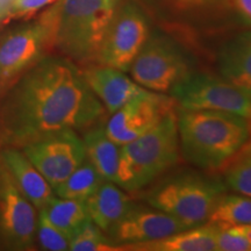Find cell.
<instances>
[{
    "mask_svg": "<svg viewBox=\"0 0 251 251\" xmlns=\"http://www.w3.org/2000/svg\"><path fill=\"white\" fill-rule=\"evenodd\" d=\"M105 107L65 56H43L2 93L0 147L23 148L64 129L91 128Z\"/></svg>",
    "mask_w": 251,
    "mask_h": 251,
    "instance_id": "6da1fadb",
    "label": "cell"
},
{
    "mask_svg": "<svg viewBox=\"0 0 251 251\" xmlns=\"http://www.w3.org/2000/svg\"><path fill=\"white\" fill-rule=\"evenodd\" d=\"M250 122L233 113L184 109L177 117L184 158L200 169H218L250 140Z\"/></svg>",
    "mask_w": 251,
    "mask_h": 251,
    "instance_id": "7a4b0ae2",
    "label": "cell"
},
{
    "mask_svg": "<svg viewBox=\"0 0 251 251\" xmlns=\"http://www.w3.org/2000/svg\"><path fill=\"white\" fill-rule=\"evenodd\" d=\"M119 0H57L47 13L52 48L76 62L97 59Z\"/></svg>",
    "mask_w": 251,
    "mask_h": 251,
    "instance_id": "3957f363",
    "label": "cell"
},
{
    "mask_svg": "<svg viewBox=\"0 0 251 251\" xmlns=\"http://www.w3.org/2000/svg\"><path fill=\"white\" fill-rule=\"evenodd\" d=\"M177 117L171 109L142 136L120 147L114 183L127 192L147 187L179 158Z\"/></svg>",
    "mask_w": 251,
    "mask_h": 251,
    "instance_id": "277c9868",
    "label": "cell"
},
{
    "mask_svg": "<svg viewBox=\"0 0 251 251\" xmlns=\"http://www.w3.org/2000/svg\"><path fill=\"white\" fill-rule=\"evenodd\" d=\"M225 192L226 185L215 178L185 172L156 185L146 200L153 208L193 228L208 221Z\"/></svg>",
    "mask_w": 251,
    "mask_h": 251,
    "instance_id": "5b68a950",
    "label": "cell"
},
{
    "mask_svg": "<svg viewBox=\"0 0 251 251\" xmlns=\"http://www.w3.org/2000/svg\"><path fill=\"white\" fill-rule=\"evenodd\" d=\"M129 71L135 83L143 89L163 94L170 93L193 72L180 47L162 35L148 37Z\"/></svg>",
    "mask_w": 251,
    "mask_h": 251,
    "instance_id": "8992f818",
    "label": "cell"
},
{
    "mask_svg": "<svg viewBox=\"0 0 251 251\" xmlns=\"http://www.w3.org/2000/svg\"><path fill=\"white\" fill-rule=\"evenodd\" d=\"M52 48L51 24L45 12L35 21L8 29L0 36V94Z\"/></svg>",
    "mask_w": 251,
    "mask_h": 251,
    "instance_id": "52a82bcc",
    "label": "cell"
},
{
    "mask_svg": "<svg viewBox=\"0 0 251 251\" xmlns=\"http://www.w3.org/2000/svg\"><path fill=\"white\" fill-rule=\"evenodd\" d=\"M169 94L184 109H214L251 121V89L224 77L192 72Z\"/></svg>",
    "mask_w": 251,
    "mask_h": 251,
    "instance_id": "ba28073f",
    "label": "cell"
},
{
    "mask_svg": "<svg viewBox=\"0 0 251 251\" xmlns=\"http://www.w3.org/2000/svg\"><path fill=\"white\" fill-rule=\"evenodd\" d=\"M39 211L21 193L0 159V244L9 250L36 246Z\"/></svg>",
    "mask_w": 251,
    "mask_h": 251,
    "instance_id": "9c48e42d",
    "label": "cell"
},
{
    "mask_svg": "<svg viewBox=\"0 0 251 251\" xmlns=\"http://www.w3.org/2000/svg\"><path fill=\"white\" fill-rule=\"evenodd\" d=\"M148 37V21L137 6L127 4L118 7L96 61L124 72L129 71Z\"/></svg>",
    "mask_w": 251,
    "mask_h": 251,
    "instance_id": "30bf717a",
    "label": "cell"
},
{
    "mask_svg": "<svg viewBox=\"0 0 251 251\" xmlns=\"http://www.w3.org/2000/svg\"><path fill=\"white\" fill-rule=\"evenodd\" d=\"M19 149L52 188L67 179L86 158L83 139L74 129L56 131Z\"/></svg>",
    "mask_w": 251,
    "mask_h": 251,
    "instance_id": "8fae6325",
    "label": "cell"
},
{
    "mask_svg": "<svg viewBox=\"0 0 251 251\" xmlns=\"http://www.w3.org/2000/svg\"><path fill=\"white\" fill-rule=\"evenodd\" d=\"M172 109V98L163 93L142 89L103 126L106 134L118 146L131 142L158 124Z\"/></svg>",
    "mask_w": 251,
    "mask_h": 251,
    "instance_id": "7c38bea8",
    "label": "cell"
},
{
    "mask_svg": "<svg viewBox=\"0 0 251 251\" xmlns=\"http://www.w3.org/2000/svg\"><path fill=\"white\" fill-rule=\"evenodd\" d=\"M188 229L170 214L153 208L133 206L129 212L108 231V237L119 247H130L162 240Z\"/></svg>",
    "mask_w": 251,
    "mask_h": 251,
    "instance_id": "4fadbf2b",
    "label": "cell"
},
{
    "mask_svg": "<svg viewBox=\"0 0 251 251\" xmlns=\"http://www.w3.org/2000/svg\"><path fill=\"white\" fill-rule=\"evenodd\" d=\"M0 159L21 193L35 206L37 211H42L56 197L54 188L23 150L14 147H1Z\"/></svg>",
    "mask_w": 251,
    "mask_h": 251,
    "instance_id": "5bb4252c",
    "label": "cell"
},
{
    "mask_svg": "<svg viewBox=\"0 0 251 251\" xmlns=\"http://www.w3.org/2000/svg\"><path fill=\"white\" fill-rule=\"evenodd\" d=\"M90 89L109 114L118 111L143 89L119 69L99 64L83 71Z\"/></svg>",
    "mask_w": 251,
    "mask_h": 251,
    "instance_id": "9a60e30c",
    "label": "cell"
},
{
    "mask_svg": "<svg viewBox=\"0 0 251 251\" xmlns=\"http://www.w3.org/2000/svg\"><path fill=\"white\" fill-rule=\"evenodd\" d=\"M91 221L108 233L134 206L131 198L113 181L103 180L85 200Z\"/></svg>",
    "mask_w": 251,
    "mask_h": 251,
    "instance_id": "2e32d148",
    "label": "cell"
},
{
    "mask_svg": "<svg viewBox=\"0 0 251 251\" xmlns=\"http://www.w3.org/2000/svg\"><path fill=\"white\" fill-rule=\"evenodd\" d=\"M221 77L251 89V29L227 41L218 57Z\"/></svg>",
    "mask_w": 251,
    "mask_h": 251,
    "instance_id": "e0dca14e",
    "label": "cell"
},
{
    "mask_svg": "<svg viewBox=\"0 0 251 251\" xmlns=\"http://www.w3.org/2000/svg\"><path fill=\"white\" fill-rule=\"evenodd\" d=\"M218 225L209 222L188 228L162 240L130 246L133 250L148 251H214L216 250Z\"/></svg>",
    "mask_w": 251,
    "mask_h": 251,
    "instance_id": "ac0fdd59",
    "label": "cell"
},
{
    "mask_svg": "<svg viewBox=\"0 0 251 251\" xmlns=\"http://www.w3.org/2000/svg\"><path fill=\"white\" fill-rule=\"evenodd\" d=\"M86 158L92 163L103 180L113 181L117 178L120 146L113 142L106 134L103 126L92 127L84 135Z\"/></svg>",
    "mask_w": 251,
    "mask_h": 251,
    "instance_id": "d6986e66",
    "label": "cell"
},
{
    "mask_svg": "<svg viewBox=\"0 0 251 251\" xmlns=\"http://www.w3.org/2000/svg\"><path fill=\"white\" fill-rule=\"evenodd\" d=\"M40 212H42L63 233L67 234L70 240L91 222L84 200L55 197L52 201Z\"/></svg>",
    "mask_w": 251,
    "mask_h": 251,
    "instance_id": "ffe728a7",
    "label": "cell"
},
{
    "mask_svg": "<svg viewBox=\"0 0 251 251\" xmlns=\"http://www.w3.org/2000/svg\"><path fill=\"white\" fill-rule=\"evenodd\" d=\"M102 177L92 163L85 158L64 181L54 188L56 197L67 199L85 200L100 186Z\"/></svg>",
    "mask_w": 251,
    "mask_h": 251,
    "instance_id": "44dd1931",
    "label": "cell"
},
{
    "mask_svg": "<svg viewBox=\"0 0 251 251\" xmlns=\"http://www.w3.org/2000/svg\"><path fill=\"white\" fill-rule=\"evenodd\" d=\"M208 222L225 225H251V198L243 194H224Z\"/></svg>",
    "mask_w": 251,
    "mask_h": 251,
    "instance_id": "7402d4cb",
    "label": "cell"
},
{
    "mask_svg": "<svg viewBox=\"0 0 251 251\" xmlns=\"http://www.w3.org/2000/svg\"><path fill=\"white\" fill-rule=\"evenodd\" d=\"M229 161L226 185L236 193L251 198V142L248 141Z\"/></svg>",
    "mask_w": 251,
    "mask_h": 251,
    "instance_id": "603a6c76",
    "label": "cell"
},
{
    "mask_svg": "<svg viewBox=\"0 0 251 251\" xmlns=\"http://www.w3.org/2000/svg\"><path fill=\"white\" fill-rule=\"evenodd\" d=\"M113 243L111 238L106 237L101 229L97 227L92 221L70 240L69 250L71 251H102V250H122Z\"/></svg>",
    "mask_w": 251,
    "mask_h": 251,
    "instance_id": "cb8c5ba5",
    "label": "cell"
},
{
    "mask_svg": "<svg viewBox=\"0 0 251 251\" xmlns=\"http://www.w3.org/2000/svg\"><path fill=\"white\" fill-rule=\"evenodd\" d=\"M36 243H39L41 249L48 251H65L69 250L70 237L63 233L61 229L50 222V220L39 212L36 227Z\"/></svg>",
    "mask_w": 251,
    "mask_h": 251,
    "instance_id": "d4e9b609",
    "label": "cell"
},
{
    "mask_svg": "<svg viewBox=\"0 0 251 251\" xmlns=\"http://www.w3.org/2000/svg\"><path fill=\"white\" fill-rule=\"evenodd\" d=\"M218 225L216 250L218 251H250L249 242L235 229L233 225Z\"/></svg>",
    "mask_w": 251,
    "mask_h": 251,
    "instance_id": "484cf974",
    "label": "cell"
},
{
    "mask_svg": "<svg viewBox=\"0 0 251 251\" xmlns=\"http://www.w3.org/2000/svg\"><path fill=\"white\" fill-rule=\"evenodd\" d=\"M57 0H13L12 1L11 17H23L40 11L50 4H54Z\"/></svg>",
    "mask_w": 251,
    "mask_h": 251,
    "instance_id": "4316f807",
    "label": "cell"
},
{
    "mask_svg": "<svg viewBox=\"0 0 251 251\" xmlns=\"http://www.w3.org/2000/svg\"><path fill=\"white\" fill-rule=\"evenodd\" d=\"M244 25L251 27V0H225Z\"/></svg>",
    "mask_w": 251,
    "mask_h": 251,
    "instance_id": "83f0119b",
    "label": "cell"
},
{
    "mask_svg": "<svg viewBox=\"0 0 251 251\" xmlns=\"http://www.w3.org/2000/svg\"><path fill=\"white\" fill-rule=\"evenodd\" d=\"M174 1L183 7H191V6H199L207 4V2H215L218 0H174Z\"/></svg>",
    "mask_w": 251,
    "mask_h": 251,
    "instance_id": "f1b7e54d",
    "label": "cell"
},
{
    "mask_svg": "<svg viewBox=\"0 0 251 251\" xmlns=\"http://www.w3.org/2000/svg\"><path fill=\"white\" fill-rule=\"evenodd\" d=\"M235 229L240 233L251 246V225H233Z\"/></svg>",
    "mask_w": 251,
    "mask_h": 251,
    "instance_id": "f546056e",
    "label": "cell"
}]
</instances>
